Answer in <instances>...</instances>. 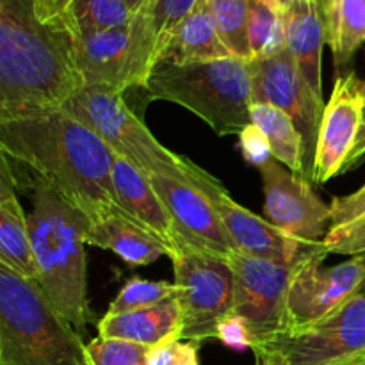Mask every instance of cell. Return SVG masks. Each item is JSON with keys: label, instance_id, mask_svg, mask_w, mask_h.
I'll use <instances>...</instances> for the list:
<instances>
[{"label": "cell", "instance_id": "4fadbf2b", "mask_svg": "<svg viewBox=\"0 0 365 365\" xmlns=\"http://www.w3.org/2000/svg\"><path fill=\"white\" fill-rule=\"evenodd\" d=\"M259 170L267 221L305 245L323 241L330 230V205L312 191L310 182L296 177L273 157L260 164Z\"/></svg>", "mask_w": 365, "mask_h": 365}, {"label": "cell", "instance_id": "e0dca14e", "mask_svg": "<svg viewBox=\"0 0 365 365\" xmlns=\"http://www.w3.org/2000/svg\"><path fill=\"white\" fill-rule=\"evenodd\" d=\"M98 337L121 339L153 349L166 342L180 341L182 309L177 298L146 309L123 314H106L96 324Z\"/></svg>", "mask_w": 365, "mask_h": 365}, {"label": "cell", "instance_id": "44dd1931", "mask_svg": "<svg viewBox=\"0 0 365 365\" xmlns=\"http://www.w3.org/2000/svg\"><path fill=\"white\" fill-rule=\"evenodd\" d=\"M234 57L223 45L210 13L209 0H202L196 9L178 25L157 57L168 63H202V61Z\"/></svg>", "mask_w": 365, "mask_h": 365}, {"label": "cell", "instance_id": "ba28073f", "mask_svg": "<svg viewBox=\"0 0 365 365\" xmlns=\"http://www.w3.org/2000/svg\"><path fill=\"white\" fill-rule=\"evenodd\" d=\"M252 349L257 362L274 365L351 364L365 353V298L353 296L324 319L282 331Z\"/></svg>", "mask_w": 365, "mask_h": 365}, {"label": "cell", "instance_id": "5b68a950", "mask_svg": "<svg viewBox=\"0 0 365 365\" xmlns=\"http://www.w3.org/2000/svg\"><path fill=\"white\" fill-rule=\"evenodd\" d=\"M0 365H88L86 344L39 284L0 262Z\"/></svg>", "mask_w": 365, "mask_h": 365}, {"label": "cell", "instance_id": "603a6c76", "mask_svg": "<svg viewBox=\"0 0 365 365\" xmlns=\"http://www.w3.org/2000/svg\"><path fill=\"white\" fill-rule=\"evenodd\" d=\"M0 262L16 273L36 280L27 216L18 198L0 203Z\"/></svg>", "mask_w": 365, "mask_h": 365}, {"label": "cell", "instance_id": "f1b7e54d", "mask_svg": "<svg viewBox=\"0 0 365 365\" xmlns=\"http://www.w3.org/2000/svg\"><path fill=\"white\" fill-rule=\"evenodd\" d=\"M365 41V0H342L339 11V27L335 48L337 66H344L353 59Z\"/></svg>", "mask_w": 365, "mask_h": 365}, {"label": "cell", "instance_id": "f35d334b", "mask_svg": "<svg viewBox=\"0 0 365 365\" xmlns=\"http://www.w3.org/2000/svg\"><path fill=\"white\" fill-rule=\"evenodd\" d=\"M319 9L321 18L324 21V27H328V20H330V9H331V0H312Z\"/></svg>", "mask_w": 365, "mask_h": 365}, {"label": "cell", "instance_id": "8992f818", "mask_svg": "<svg viewBox=\"0 0 365 365\" xmlns=\"http://www.w3.org/2000/svg\"><path fill=\"white\" fill-rule=\"evenodd\" d=\"M61 109L95 132L114 155L130 163L148 178L160 175L187 182L189 159L160 145L120 93L81 88Z\"/></svg>", "mask_w": 365, "mask_h": 365}, {"label": "cell", "instance_id": "7402d4cb", "mask_svg": "<svg viewBox=\"0 0 365 365\" xmlns=\"http://www.w3.org/2000/svg\"><path fill=\"white\" fill-rule=\"evenodd\" d=\"M250 116L252 125H255L266 138L271 157L284 164L296 177L307 180L303 139L291 116L267 103H253Z\"/></svg>", "mask_w": 365, "mask_h": 365}, {"label": "cell", "instance_id": "7c38bea8", "mask_svg": "<svg viewBox=\"0 0 365 365\" xmlns=\"http://www.w3.org/2000/svg\"><path fill=\"white\" fill-rule=\"evenodd\" d=\"M253 103H267L291 116L302 134L305 173L310 182L324 103L310 91L289 48L277 56L253 59Z\"/></svg>", "mask_w": 365, "mask_h": 365}, {"label": "cell", "instance_id": "9a60e30c", "mask_svg": "<svg viewBox=\"0 0 365 365\" xmlns=\"http://www.w3.org/2000/svg\"><path fill=\"white\" fill-rule=\"evenodd\" d=\"M73 36V61L82 88L103 89L123 95L132 86H141L132 21L110 31Z\"/></svg>", "mask_w": 365, "mask_h": 365}, {"label": "cell", "instance_id": "3957f363", "mask_svg": "<svg viewBox=\"0 0 365 365\" xmlns=\"http://www.w3.org/2000/svg\"><path fill=\"white\" fill-rule=\"evenodd\" d=\"M27 223L36 282L46 298L75 330L98 324L86 289V232L91 221L36 180L34 207Z\"/></svg>", "mask_w": 365, "mask_h": 365}, {"label": "cell", "instance_id": "74e56055", "mask_svg": "<svg viewBox=\"0 0 365 365\" xmlns=\"http://www.w3.org/2000/svg\"><path fill=\"white\" fill-rule=\"evenodd\" d=\"M365 160V100H364V107H362V123H360V132L359 138H356L355 146H353L351 153H349L348 160H346L344 168H342L341 173H346L349 170H355L359 164H362Z\"/></svg>", "mask_w": 365, "mask_h": 365}, {"label": "cell", "instance_id": "6da1fadb", "mask_svg": "<svg viewBox=\"0 0 365 365\" xmlns=\"http://www.w3.org/2000/svg\"><path fill=\"white\" fill-rule=\"evenodd\" d=\"M0 150L31 168L38 180L91 223L109 214L132 217L114 191L113 152L66 110L0 121Z\"/></svg>", "mask_w": 365, "mask_h": 365}, {"label": "cell", "instance_id": "d590c367", "mask_svg": "<svg viewBox=\"0 0 365 365\" xmlns=\"http://www.w3.org/2000/svg\"><path fill=\"white\" fill-rule=\"evenodd\" d=\"M16 198V177L9 164V157L0 150V203Z\"/></svg>", "mask_w": 365, "mask_h": 365}, {"label": "cell", "instance_id": "277c9868", "mask_svg": "<svg viewBox=\"0 0 365 365\" xmlns=\"http://www.w3.org/2000/svg\"><path fill=\"white\" fill-rule=\"evenodd\" d=\"M143 88L153 100L178 103L220 135L241 134L252 125L253 59L225 57L202 63L153 64Z\"/></svg>", "mask_w": 365, "mask_h": 365}, {"label": "cell", "instance_id": "4dcf8cb0", "mask_svg": "<svg viewBox=\"0 0 365 365\" xmlns=\"http://www.w3.org/2000/svg\"><path fill=\"white\" fill-rule=\"evenodd\" d=\"M321 242L330 255H362L365 253V214L341 227L330 228Z\"/></svg>", "mask_w": 365, "mask_h": 365}, {"label": "cell", "instance_id": "52a82bcc", "mask_svg": "<svg viewBox=\"0 0 365 365\" xmlns=\"http://www.w3.org/2000/svg\"><path fill=\"white\" fill-rule=\"evenodd\" d=\"M178 303L182 309L180 341L217 339L220 327L234 316L235 278L227 257L175 241L170 250Z\"/></svg>", "mask_w": 365, "mask_h": 365}, {"label": "cell", "instance_id": "1f68e13d", "mask_svg": "<svg viewBox=\"0 0 365 365\" xmlns=\"http://www.w3.org/2000/svg\"><path fill=\"white\" fill-rule=\"evenodd\" d=\"M198 342L173 341L150 349V365H200Z\"/></svg>", "mask_w": 365, "mask_h": 365}, {"label": "cell", "instance_id": "cb8c5ba5", "mask_svg": "<svg viewBox=\"0 0 365 365\" xmlns=\"http://www.w3.org/2000/svg\"><path fill=\"white\" fill-rule=\"evenodd\" d=\"M134 14L127 0H70L63 21L71 34H91L125 27Z\"/></svg>", "mask_w": 365, "mask_h": 365}, {"label": "cell", "instance_id": "836d02e7", "mask_svg": "<svg viewBox=\"0 0 365 365\" xmlns=\"http://www.w3.org/2000/svg\"><path fill=\"white\" fill-rule=\"evenodd\" d=\"M241 139V150L242 155L248 163H252L253 166L259 168L260 164L266 163L267 159H271L269 146H267L266 138L262 135V132L255 127V125H250L245 130L239 134Z\"/></svg>", "mask_w": 365, "mask_h": 365}, {"label": "cell", "instance_id": "83f0119b", "mask_svg": "<svg viewBox=\"0 0 365 365\" xmlns=\"http://www.w3.org/2000/svg\"><path fill=\"white\" fill-rule=\"evenodd\" d=\"M173 298H178L177 284L145 280V278L135 277L130 278L118 292V296L109 305L107 314H123L130 312V310L146 309V307H153L157 303Z\"/></svg>", "mask_w": 365, "mask_h": 365}, {"label": "cell", "instance_id": "ee69618b", "mask_svg": "<svg viewBox=\"0 0 365 365\" xmlns=\"http://www.w3.org/2000/svg\"><path fill=\"white\" fill-rule=\"evenodd\" d=\"M360 95H362V98L365 100V81L360 82Z\"/></svg>", "mask_w": 365, "mask_h": 365}, {"label": "cell", "instance_id": "7a4b0ae2", "mask_svg": "<svg viewBox=\"0 0 365 365\" xmlns=\"http://www.w3.org/2000/svg\"><path fill=\"white\" fill-rule=\"evenodd\" d=\"M82 86L66 24L41 20L34 0H0V121L61 109Z\"/></svg>", "mask_w": 365, "mask_h": 365}, {"label": "cell", "instance_id": "f6af8a7d", "mask_svg": "<svg viewBox=\"0 0 365 365\" xmlns=\"http://www.w3.org/2000/svg\"><path fill=\"white\" fill-rule=\"evenodd\" d=\"M257 365H274V364H267V362H257Z\"/></svg>", "mask_w": 365, "mask_h": 365}, {"label": "cell", "instance_id": "ab89813d", "mask_svg": "<svg viewBox=\"0 0 365 365\" xmlns=\"http://www.w3.org/2000/svg\"><path fill=\"white\" fill-rule=\"evenodd\" d=\"M292 2H294V0H273V4L278 7V9L282 11V13H285V11L289 9V6H291Z\"/></svg>", "mask_w": 365, "mask_h": 365}, {"label": "cell", "instance_id": "d6986e66", "mask_svg": "<svg viewBox=\"0 0 365 365\" xmlns=\"http://www.w3.org/2000/svg\"><path fill=\"white\" fill-rule=\"evenodd\" d=\"M284 21L289 52L298 63L310 91L321 103H324L321 59L327 43V27L319 9L312 0H294L284 13Z\"/></svg>", "mask_w": 365, "mask_h": 365}, {"label": "cell", "instance_id": "484cf974", "mask_svg": "<svg viewBox=\"0 0 365 365\" xmlns=\"http://www.w3.org/2000/svg\"><path fill=\"white\" fill-rule=\"evenodd\" d=\"M223 45L234 57L253 59L248 38V0H209Z\"/></svg>", "mask_w": 365, "mask_h": 365}, {"label": "cell", "instance_id": "2e32d148", "mask_svg": "<svg viewBox=\"0 0 365 365\" xmlns=\"http://www.w3.org/2000/svg\"><path fill=\"white\" fill-rule=\"evenodd\" d=\"M150 182L173 220L175 241L221 257L237 252L216 209L198 187L160 175L150 177Z\"/></svg>", "mask_w": 365, "mask_h": 365}, {"label": "cell", "instance_id": "9c48e42d", "mask_svg": "<svg viewBox=\"0 0 365 365\" xmlns=\"http://www.w3.org/2000/svg\"><path fill=\"white\" fill-rule=\"evenodd\" d=\"M328 255L321 242L292 269L284 331L324 319L359 291L365 278V253L324 269L323 262Z\"/></svg>", "mask_w": 365, "mask_h": 365}, {"label": "cell", "instance_id": "ffe728a7", "mask_svg": "<svg viewBox=\"0 0 365 365\" xmlns=\"http://www.w3.org/2000/svg\"><path fill=\"white\" fill-rule=\"evenodd\" d=\"M86 245L110 250L130 266H148L170 253V248L163 241L145 230L132 217L121 214H109L89 223Z\"/></svg>", "mask_w": 365, "mask_h": 365}, {"label": "cell", "instance_id": "60d3db41", "mask_svg": "<svg viewBox=\"0 0 365 365\" xmlns=\"http://www.w3.org/2000/svg\"><path fill=\"white\" fill-rule=\"evenodd\" d=\"M143 2H145V0H127V4L130 6V9L134 11V13L139 9V7H141Z\"/></svg>", "mask_w": 365, "mask_h": 365}, {"label": "cell", "instance_id": "d6a6232c", "mask_svg": "<svg viewBox=\"0 0 365 365\" xmlns=\"http://www.w3.org/2000/svg\"><path fill=\"white\" fill-rule=\"evenodd\" d=\"M365 214V184L348 196H337L330 203V228L349 223Z\"/></svg>", "mask_w": 365, "mask_h": 365}, {"label": "cell", "instance_id": "ac0fdd59", "mask_svg": "<svg viewBox=\"0 0 365 365\" xmlns=\"http://www.w3.org/2000/svg\"><path fill=\"white\" fill-rule=\"evenodd\" d=\"M113 184L121 207L168 248L175 245V225L152 182L130 163L113 153ZM170 255V253H168Z\"/></svg>", "mask_w": 365, "mask_h": 365}, {"label": "cell", "instance_id": "f546056e", "mask_svg": "<svg viewBox=\"0 0 365 365\" xmlns=\"http://www.w3.org/2000/svg\"><path fill=\"white\" fill-rule=\"evenodd\" d=\"M88 365H150V348L121 339H93L86 344Z\"/></svg>", "mask_w": 365, "mask_h": 365}, {"label": "cell", "instance_id": "e575fe53", "mask_svg": "<svg viewBox=\"0 0 365 365\" xmlns=\"http://www.w3.org/2000/svg\"><path fill=\"white\" fill-rule=\"evenodd\" d=\"M217 339H220L223 344H227L228 348L234 349H246L250 348V337L246 327L242 324V321L239 317L232 316L225 321L220 327L217 331Z\"/></svg>", "mask_w": 365, "mask_h": 365}, {"label": "cell", "instance_id": "30bf717a", "mask_svg": "<svg viewBox=\"0 0 365 365\" xmlns=\"http://www.w3.org/2000/svg\"><path fill=\"white\" fill-rule=\"evenodd\" d=\"M234 269V316L242 321L250 349L285 330L287 294L294 266L235 252L227 257Z\"/></svg>", "mask_w": 365, "mask_h": 365}, {"label": "cell", "instance_id": "5bb4252c", "mask_svg": "<svg viewBox=\"0 0 365 365\" xmlns=\"http://www.w3.org/2000/svg\"><path fill=\"white\" fill-rule=\"evenodd\" d=\"M360 82L355 73L341 75L335 81L334 91L324 103L314 153L310 182L327 184L339 175L355 146L362 123L364 98L360 95Z\"/></svg>", "mask_w": 365, "mask_h": 365}, {"label": "cell", "instance_id": "4316f807", "mask_svg": "<svg viewBox=\"0 0 365 365\" xmlns=\"http://www.w3.org/2000/svg\"><path fill=\"white\" fill-rule=\"evenodd\" d=\"M202 0H145L138 13L145 20L148 34L155 43V63L175 29L196 9Z\"/></svg>", "mask_w": 365, "mask_h": 365}, {"label": "cell", "instance_id": "b9f144b4", "mask_svg": "<svg viewBox=\"0 0 365 365\" xmlns=\"http://www.w3.org/2000/svg\"><path fill=\"white\" fill-rule=\"evenodd\" d=\"M348 365H365V353H364V355H360L359 359L353 360V362L348 364Z\"/></svg>", "mask_w": 365, "mask_h": 365}, {"label": "cell", "instance_id": "d4e9b609", "mask_svg": "<svg viewBox=\"0 0 365 365\" xmlns=\"http://www.w3.org/2000/svg\"><path fill=\"white\" fill-rule=\"evenodd\" d=\"M248 38L253 59H264L287 48L284 13L273 0H248Z\"/></svg>", "mask_w": 365, "mask_h": 365}, {"label": "cell", "instance_id": "8fae6325", "mask_svg": "<svg viewBox=\"0 0 365 365\" xmlns=\"http://www.w3.org/2000/svg\"><path fill=\"white\" fill-rule=\"evenodd\" d=\"M187 182L198 187L210 200L237 252L245 255L285 264V266H296L307 253L321 245V242L305 245L278 230L267 220L250 212L228 195L220 180H216L212 175H209L191 160L187 166Z\"/></svg>", "mask_w": 365, "mask_h": 365}, {"label": "cell", "instance_id": "8d00e7d4", "mask_svg": "<svg viewBox=\"0 0 365 365\" xmlns=\"http://www.w3.org/2000/svg\"><path fill=\"white\" fill-rule=\"evenodd\" d=\"M34 4L41 20L59 21L63 20L70 0H34Z\"/></svg>", "mask_w": 365, "mask_h": 365}, {"label": "cell", "instance_id": "7bdbcfd3", "mask_svg": "<svg viewBox=\"0 0 365 365\" xmlns=\"http://www.w3.org/2000/svg\"><path fill=\"white\" fill-rule=\"evenodd\" d=\"M355 296H362V298H365V278H364L362 284H360L359 291H356V294H355Z\"/></svg>", "mask_w": 365, "mask_h": 365}]
</instances>
